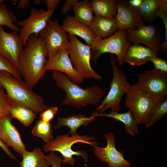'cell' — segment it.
Masks as SVG:
<instances>
[{
  "instance_id": "cell-4",
  "label": "cell",
  "mask_w": 167,
  "mask_h": 167,
  "mask_svg": "<svg viewBox=\"0 0 167 167\" xmlns=\"http://www.w3.org/2000/svg\"><path fill=\"white\" fill-rule=\"evenodd\" d=\"M69 133L57 136L49 142L46 143L43 146L44 152H58L62 155V163H67L73 166L75 162L74 155L81 156L85 163L88 161L87 154L82 151H74L72 149L73 145L77 143H82L94 146L98 143L92 140L96 138L88 135H80L76 134L69 136Z\"/></svg>"
},
{
  "instance_id": "cell-40",
  "label": "cell",
  "mask_w": 167,
  "mask_h": 167,
  "mask_svg": "<svg viewBox=\"0 0 167 167\" xmlns=\"http://www.w3.org/2000/svg\"><path fill=\"white\" fill-rule=\"evenodd\" d=\"M30 4V1L29 0H20L17 5V8L25 9L28 8Z\"/></svg>"
},
{
  "instance_id": "cell-29",
  "label": "cell",
  "mask_w": 167,
  "mask_h": 167,
  "mask_svg": "<svg viewBox=\"0 0 167 167\" xmlns=\"http://www.w3.org/2000/svg\"><path fill=\"white\" fill-rule=\"evenodd\" d=\"M17 18L14 13L8 9L5 4L0 6V26H5L12 32H18L19 28L14 24Z\"/></svg>"
},
{
  "instance_id": "cell-6",
  "label": "cell",
  "mask_w": 167,
  "mask_h": 167,
  "mask_svg": "<svg viewBox=\"0 0 167 167\" xmlns=\"http://www.w3.org/2000/svg\"><path fill=\"white\" fill-rule=\"evenodd\" d=\"M125 106L132 113L138 124H145L160 102L137 84L131 85L125 95Z\"/></svg>"
},
{
  "instance_id": "cell-27",
  "label": "cell",
  "mask_w": 167,
  "mask_h": 167,
  "mask_svg": "<svg viewBox=\"0 0 167 167\" xmlns=\"http://www.w3.org/2000/svg\"><path fill=\"white\" fill-rule=\"evenodd\" d=\"M36 114L30 109L22 106H12L10 110L11 117L17 119L25 126H28L32 123Z\"/></svg>"
},
{
  "instance_id": "cell-36",
  "label": "cell",
  "mask_w": 167,
  "mask_h": 167,
  "mask_svg": "<svg viewBox=\"0 0 167 167\" xmlns=\"http://www.w3.org/2000/svg\"><path fill=\"white\" fill-rule=\"evenodd\" d=\"M45 158L47 162L52 167H61L62 157L57 155L53 152H51L48 155H45Z\"/></svg>"
},
{
  "instance_id": "cell-39",
  "label": "cell",
  "mask_w": 167,
  "mask_h": 167,
  "mask_svg": "<svg viewBox=\"0 0 167 167\" xmlns=\"http://www.w3.org/2000/svg\"><path fill=\"white\" fill-rule=\"evenodd\" d=\"M0 147L2 148L9 158L14 159L17 161L16 158L14 155L11 152L8 147L1 140H0Z\"/></svg>"
},
{
  "instance_id": "cell-8",
  "label": "cell",
  "mask_w": 167,
  "mask_h": 167,
  "mask_svg": "<svg viewBox=\"0 0 167 167\" xmlns=\"http://www.w3.org/2000/svg\"><path fill=\"white\" fill-rule=\"evenodd\" d=\"M69 56L73 66L83 79L92 78L101 80L102 76L95 72L90 64V45L81 42L74 35H69Z\"/></svg>"
},
{
  "instance_id": "cell-19",
  "label": "cell",
  "mask_w": 167,
  "mask_h": 167,
  "mask_svg": "<svg viewBox=\"0 0 167 167\" xmlns=\"http://www.w3.org/2000/svg\"><path fill=\"white\" fill-rule=\"evenodd\" d=\"M157 52L139 44L130 45L126 52L124 62L132 66H140L145 64L152 58L158 56Z\"/></svg>"
},
{
  "instance_id": "cell-16",
  "label": "cell",
  "mask_w": 167,
  "mask_h": 167,
  "mask_svg": "<svg viewBox=\"0 0 167 167\" xmlns=\"http://www.w3.org/2000/svg\"><path fill=\"white\" fill-rule=\"evenodd\" d=\"M116 1L117 10L115 18L118 29L134 30L145 24L137 8L131 5L128 1Z\"/></svg>"
},
{
  "instance_id": "cell-34",
  "label": "cell",
  "mask_w": 167,
  "mask_h": 167,
  "mask_svg": "<svg viewBox=\"0 0 167 167\" xmlns=\"http://www.w3.org/2000/svg\"><path fill=\"white\" fill-rule=\"evenodd\" d=\"M167 13H166L160 7L158 11L156 17H159L161 18L163 21L165 26V40L161 44V49L163 52L167 53Z\"/></svg>"
},
{
  "instance_id": "cell-14",
  "label": "cell",
  "mask_w": 167,
  "mask_h": 167,
  "mask_svg": "<svg viewBox=\"0 0 167 167\" xmlns=\"http://www.w3.org/2000/svg\"><path fill=\"white\" fill-rule=\"evenodd\" d=\"M17 32H6L0 26V56L11 61L18 69L19 60L24 46Z\"/></svg>"
},
{
  "instance_id": "cell-33",
  "label": "cell",
  "mask_w": 167,
  "mask_h": 167,
  "mask_svg": "<svg viewBox=\"0 0 167 167\" xmlns=\"http://www.w3.org/2000/svg\"><path fill=\"white\" fill-rule=\"evenodd\" d=\"M58 110V107L52 106L48 107L41 112L40 119L46 122H50L54 118Z\"/></svg>"
},
{
  "instance_id": "cell-31",
  "label": "cell",
  "mask_w": 167,
  "mask_h": 167,
  "mask_svg": "<svg viewBox=\"0 0 167 167\" xmlns=\"http://www.w3.org/2000/svg\"><path fill=\"white\" fill-rule=\"evenodd\" d=\"M0 70L6 71L16 79L22 80L18 69L8 59L0 56Z\"/></svg>"
},
{
  "instance_id": "cell-35",
  "label": "cell",
  "mask_w": 167,
  "mask_h": 167,
  "mask_svg": "<svg viewBox=\"0 0 167 167\" xmlns=\"http://www.w3.org/2000/svg\"><path fill=\"white\" fill-rule=\"evenodd\" d=\"M149 62L153 64L155 69L162 72L167 73V61L158 56L151 58Z\"/></svg>"
},
{
  "instance_id": "cell-45",
  "label": "cell",
  "mask_w": 167,
  "mask_h": 167,
  "mask_svg": "<svg viewBox=\"0 0 167 167\" xmlns=\"http://www.w3.org/2000/svg\"><path fill=\"white\" fill-rule=\"evenodd\" d=\"M2 86V85H1V84H0V88H1V87Z\"/></svg>"
},
{
  "instance_id": "cell-15",
  "label": "cell",
  "mask_w": 167,
  "mask_h": 167,
  "mask_svg": "<svg viewBox=\"0 0 167 167\" xmlns=\"http://www.w3.org/2000/svg\"><path fill=\"white\" fill-rule=\"evenodd\" d=\"M45 70L46 72L52 70L62 73L76 84H81L84 82V80L73 66L67 49L60 50L54 56L48 58Z\"/></svg>"
},
{
  "instance_id": "cell-23",
  "label": "cell",
  "mask_w": 167,
  "mask_h": 167,
  "mask_svg": "<svg viewBox=\"0 0 167 167\" xmlns=\"http://www.w3.org/2000/svg\"><path fill=\"white\" fill-rule=\"evenodd\" d=\"M90 2L95 15L109 19L115 17L117 10L116 0H92Z\"/></svg>"
},
{
  "instance_id": "cell-1",
  "label": "cell",
  "mask_w": 167,
  "mask_h": 167,
  "mask_svg": "<svg viewBox=\"0 0 167 167\" xmlns=\"http://www.w3.org/2000/svg\"><path fill=\"white\" fill-rule=\"evenodd\" d=\"M19 60L18 70L24 81L32 88L44 76L48 52L44 38L31 35Z\"/></svg>"
},
{
  "instance_id": "cell-30",
  "label": "cell",
  "mask_w": 167,
  "mask_h": 167,
  "mask_svg": "<svg viewBox=\"0 0 167 167\" xmlns=\"http://www.w3.org/2000/svg\"><path fill=\"white\" fill-rule=\"evenodd\" d=\"M167 113V97L161 101L145 124L148 128L163 118Z\"/></svg>"
},
{
  "instance_id": "cell-10",
  "label": "cell",
  "mask_w": 167,
  "mask_h": 167,
  "mask_svg": "<svg viewBox=\"0 0 167 167\" xmlns=\"http://www.w3.org/2000/svg\"><path fill=\"white\" fill-rule=\"evenodd\" d=\"M55 9L49 11L43 9L38 10L32 7L28 18L17 21V24L21 27L19 35L24 46L31 35L39 36L40 32L46 27Z\"/></svg>"
},
{
  "instance_id": "cell-13",
  "label": "cell",
  "mask_w": 167,
  "mask_h": 167,
  "mask_svg": "<svg viewBox=\"0 0 167 167\" xmlns=\"http://www.w3.org/2000/svg\"><path fill=\"white\" fill-rule=\"evenodd\" d=\"M125 31L126 40L130 43L143 44L156 52L161 50L160 34L155 27L144 24L135 30L126 29Z\"/></svg>"
},
{
  "instance_id": "cell-28",
  "label": "cell",
  "mask_w": 167,
  "mask_h": 167,
  "mask_svg": "<svg viewBox=\"0 0 167 167\" xmlns=\"http://www.w3.org/2000/svg\"><path fill=\"white\" fill-rule=\"evenodd\" d=\"M53 130L50 122H46L41 119L37 121L32 131L33 135L41 138L44 142L48 143L53 139Z\"/></svg>"
},
{
  "instance_id": "cell-37",
  "label": "cell",
  "mask_w": 167,
  "mask_h": 167,
  "mask_svg": "<svg viewBox=\"0 0 167 167\" xmlns=\"http://www.w3.org/2000/svg\"><path fill=\"white\" fill-rule=\"evenodd\" d=\"M78 0H66L63 5L61 10L63 15H67L72 8L74 4Z\"/></svg>"
},
{
  "instance_id": "cell-32",
  "label": "cell",
  "mask_w": 167,
  "mask_h": 167,
  "mask_svg": "<svg viewBox=\"0 0 167 167\" xmlns=\"http://www.w3.org/2000/svg\"><path fill=\"white\" fill-rule=\"evenodd\" d=\"M5 91L2 86L0 88V119L10 115V110L12 106Z\"/></svg>"
},
{
  "instance_id": "cell-21",
  "label": "cell",
  "mask_w": 167,
  "mask_h": 167,
  "mask_svg": "<svg viewBox=\"0 0 167 167\" xmlns=\"http://www.w3.org/2000/svg\"><path fill=\"white\" fill-rule=\"evenodd\" d=\"M94 112L96 117H105L122 122L124 124V127L126 131L133 137H135L139 134L138 124L129 110L125 113H120L113 111H110L109 113H99L96 110Z\"/></svg>"
},
{
  "instance_id": "cell-3",
  "label": "cell",
  "mask_w": 167,
  "mask_h": 167,
  "mask_svg": "<svg viewBox=\"0 0 167 167\" xmlns=\"http://www.w3.org/2000/svg\"><path fill=\"white\" fill-rule=\"evenodd\" d=\"M0 83L12 106H23L36 114L47 108L41 96L34 92L24 81L16 79L9 72L0 70Z\"/></svg>"
},
{
  "instance_id": "cell-7",
  "label": "cell",
  "mask_w": 167,
  "mask_h": 167,
  "mask_svg": "<svg viewBox=\"0 0 167 167\" xmlns=\"http://www.w3.org/2000/svg\"><path fill=\"white\" fill-rule=\"evenodd\" d=\"M130 45L126 40L125 29H118L114 34L105 39L96 36L90 45L91 58L96 62L104 54H114L117 56L116 62L119 66H122L126 52Z\"/></svg>"
},
{
  "instance_id": "cell-18",
  "label": "cell",
  "mask_w": 167,
  "mask_h": 167,
  "mask_svg": "<svg viewBox=\"0 0 167 167\" xmlns=\"http://www.w3.org/2000/svg\"><path fill=\"white\" fill-rule=\"evenodd\" d=\"M60 27L69 35H77L82 38L87 45H91L96 37L88 26L78 22L72 15H66Z\"/></svg>"
},
{
  "instance_id": "cell-5",
  "label": "cell",
  "mask_w": 167,
  "mask_h": 167,
  "mask_svg": "<svg viewBox=\"0 0 167 167\" xmlns=\"http://www.w3.org/2000/svg\"><path fill=\"white\" fill-rule=\"evenodd\" d=\"M110 60L113 77L107 95L102 100L101 105L96 109L100 113H103L109 108L111 111L119 112L122 97L127 93L131 86L124 72L119 70L116 66V58L113 54L110 55Z\"/></svg>"
},
{
  "instance_id": "cell-17",
  "label": "cell",
  "mask_w": 167,
  "mask_h": 167,
  "mask_svg": "<svg viewBox=\"0 0 167 167\" xmlns=\"http://www.w3.org/2000/svg\"><path fill=\"white\" fill-rule=\"evenodd\" d=\"M12 119L10 115L0 119V140L7 147H11L22 157L26 147L19 132L11 123Z\"/></svg>"
},
{
  "instance_id": "cell-38",
  "label": "cell",
  "mask_w": 167,
  "mask_h": 167,
  "mask_svg": "<svg viewBox=\"0 0 167 167\" xmlns=\"http://www.w3.org/2000/svg\"><path fill=\"white\" fill-rule=\"evenodd\" d=\"M62 1V0H46L45 1V5L47 11H50L55 9L59 4Z\"/></svg>"
},
{
  "instance_id": "cell-22",
  "label": "cell",
  "mask_w": 167,
  "mask_h": 167,
  "mask_svg": "<svg viewBox=\"0 0 167 167\" xmlns=\"http://www.w3.org/2000/svg\"><path fill=\"white\" fill-rule=\"evenodd\" d=\"M96 116L94 112L89 118L80 113L66 117H59L57 120V124L54 128L58 129L63 126L67 127L70 129L69 134L73 135L76 134L77 130L80 126H87L94 120Z\"/></svg>"
},
{
  "instance_id": "cell-20",
  "label": "cell",
  "mask_w": 167,
  "mask_h": 167,
  "mask_svg": "<svg viewBox=\"0 0 167 167\" xmlns=\"http://www.w3.org/2000/svg\"><path fill=\"white\" fill-rule=\"evenodd\" d=\"M88 27L96 37L101 39L110 36L118 30L115 17L109 19L95 15Z\"/></svg>"
},
{
  "instance_id": "cell-11",
  "label": "cell",
  "mask_w": 167,
  "mask_h": 167,
  "mask_svg": "<svg viewBox=\"0 0 167 167\" xmlns=\"http://www.w3.org/2000/svg\"><path fill=\"white\" fill-rule=\"evenodd\" d=\"M39 36L44 39L48 58L54 56L60 50L69 49V41L66 33L62 29L57 19L50 20Z\"/></svg>"
},
{
  "instance_id": "cell-42",
  "label": "cell",
  "mask_w": 167,
  "mask_h": 167,
  "mask_svg": "<svg viewBox=\"0 0 167 167\" xmlns=\"http://www.w3.org/2000/svg\"><path fill=\"white\" fill-rule=\"evenodd\" d=\"M160 6L167 13V0H160Z\"/></svg>"
},
{
  "instance_id": "cell-9",
  "label": "cell",
  "mask_w": 167,
  "mask_h": 167,
  "mask_svg": "<svg viewBox=\"0 0 167 167\" xmlns=\"http://www.w3.org/2000/svg\"><path fill=\"white\" fill-rule=\"evenodd\" d=\"M136 84L159 102L167 97V73L155 69L144 71L139 75Z\"/></svg>"
},
{
  "instance_id": "cell-44",
  "label": "cell",
  "mask_w": 167,
  "mask_h": 167,
  "mask_svg": "<svg viewBox=\"0 0 167 167\" xmlns=\"http://www.w3.org/2000/svg\"><path fill=\"white\" fill-rule=\"evenodd\" d=\"M4 1L3 0H0V6L2 4V3Z\"/></svg>"
},
{
  "instance_id": "cell-2",
  "label": "cell",
  "mask_w": 167,
  "mask_h": 167,
  "mask_svg": "<svg viewBox=\"0 0 167 167\" xmlns=\"http://www.w3.org/2000/svg\"><path fill=\"white\" fill-rule=\"evenodd\" d=\"M51 76L56 86L66 94L62 105L79 109L91 104L97 105L103 100L104 91L97 85L81 88L64 74L56 71H52Z\"/></svg>"
},
{
  "instance_id": "cell-24",
  "label": "cell",
  "mask_w": 167,
  "mask_h": 167,
  "mask_svg": "<svg viewBox=\"0 0 167 167\" xmlns=\"http://www.w3.org/2000/svg\"><path fill=\"white\" fill-rule=\"evenodd\" d=\"M19 167H50L45 158V155L39 147L35 148L32 151L26 150L24 152Z\"/></svg>"
},
{
  "instance_id": "cell-12",
  "label": "cell",
  "mask_w": 167,
  "mask_h": 167,
  "mask_svg": "<svg viewBox=\"0 0 167 167\" xmlns=\"http://www.w3.org/2000/svg\"><path fill=\"white\" fill-rule=\"evenodd\" d=\"M104 137L107 144L105 147L97 145L93 146V152L101 162L107 163L109 167H130L132 163L126 160L123 157V152L117 150L115 147V139L113 133L105 134Z\"/></svg>"
},
{
  "instance_id": "cell-43",
  "label": "cell",
  "mask_w": 167,
  "mask_h": 167,
  "mask_svg": "<svg viewBox=\"0 0 167 167\" xmlns=\"http://www.w3.org/2000/svg\"><path fill=\"white\" fill-rule=\"evenodd\" d=\"M35 4L37 5H40L41 4V1L40 0H35L34 1Z\"/></svg>"
},
{
  "instance_id": "cell-25",
  "label": "cell",
  "mask_w": 167,
  "mask_h": 167,
  "mask_svg": "<svg viewBox=\"0 0 167 167\" xmlns=\"http://www.w3.org/2000/svg\"><path fill=\"white\" fill-rule=\"evenodd\" d=\"M72 9L74 17L77 21L88 26L91 24L94 16L89 1H78L74 4Z\"/></svg>"
},
{
  "instance_id": "cell-26",
  "label": "cell",
  "mask_w": 167,
  "mask_h": 167,
  "mask_svg": "<svg viewBox=\"0 0 167 167\" xmlns=\"http://www.w3.org/2000/svg\"><path fill=\"white\" fill-rule=\"evenodd\" d=\"M160 5V0H142L141 4L137 9L143 20L151 22L157 17Z\"/></svg>"
},
{
  "instance_id": "cell-41",
  "label": "cell",
  "mask_w": 167,
  "mask_h": 167,
  "mask_svg": "<svg viewBox=\"0 0 167 167\" xmlns=\"http://www.w3.org/2000/svg\"><path fill=\"white\" fill-rule=\"evenodd\" d=\"M128 2L132 6L137 8L141 4L142 0H131Z\"/></svg>"
}]
</instances>
